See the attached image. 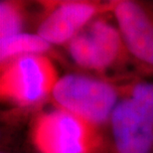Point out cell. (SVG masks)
Listing matches in <instances>:
<instances>
[{
    "instance_id": "obj_4",
    "label": "cell",
    "mask_w": 153,
    "mask_h": 153,
    "mask_svg": "<svg viewBox=\"0 0 153 153\" xmlns=\"http://www.w3.org/2000/svg\"><path fill=\"white\" fill-rule=\"evenodd\" d=\"M97 129L57 108L36 118L31 135L40 153H91L99 142Z\"/></svg>"
},
{
    "instance_id": "obj_6",
    "label": "cell",
    "mask_w": 153,
    "mask_h": 153,
    "mask_svg": "<svg viewBox=\"0 0 153 153\" xmlns=\"http://www.w3.org/2000/svg\"><path fill=\"white\" fill-rule=\"evenodd\" d=\"M112 13L127 53L147 70H153V14L130 0L114 2Z\"/></svg>"
},
{
    "instance_id": "obj_1",
    "label": "cell",
    "mask_w": 153,
    "mask_h": 153,
    "mask_svg": "<svg viewBox=\"0 0 153 153\" xmlns=\"http://www.w3.org/2000/svg\"><path fill=\"white\" fill-rule=\"evenodd\" d=\"M108 124L116 153H153V82L120 91Z\"/></svg>"
},
{
    "instance_id": "obj_10",
    "label": "cell",
    "mask_w": 153,
    "mask_h": 153,
    "mask_svg": "<svg viewBox=\"0 0 153 153\" xmlns=\"http://www.w3.org/2000/svg\"><path fill=\"white\" fill-rule=\"evenodd\" d=\"M1 153H6V152H1Z\"/></svg>"
},
{
    "instance_id": "obj_8",
    "label": "cell",
    "mask_w": 153,
    "mask_h": 153,
    "mask_svg": "<svg viewBox=\"0 0 153 153\" xmlns=\"http://www.w3.org/2000/svg\"><path fill=\"white\" fill-rule=\"evenodd\" d=\"M51 50L52 45L37 33L22 32L0 40V61L4 64L26 55H46Z\"/></svg>"
},
{
    "instance_id": "obj_2",
    "label": "cell",
    "mask_w": 153,
    "mask_h": 153,
    "mask_svg": "<svg viewBox=\"0 0 153 153\" xmlns=\"http://www.w3.org/2000/svg\"><path fill=\"white\" fill-rule=\"evenodd\" d=\"M51 96L58 108L97 128L109 122L120 90L105 79L72 73L60 76Z\"/></svg>"
},
{
    "instance_id": "obj_9",
    "label": "cell",
    "mask_w": 153,
    "mask_h": 153,
    "mask_svg": "<svg viewBox=\"0 0 153 153\" xmlns=\"http://www.w3.org/2000/svg\"><path fill=\"white\" fill-rule=\"evenodd\" d=\"M24 14L20 4L12 1L0 3V40L23 31Z\"/></svg>"
},
{
    "instance_id": "obj_7",
    "label": "cell",
    "mask_w": 153,
    "mask_h": 153,
    "mask_svg": "<svg viewBox=\"0 0 153 153\" xmlns=\"http://www.w3.org/2000/svg\"><path fill=\"white\" fill-rule=\"evenodd\" d=\"M114 3L66 1L57 4L40 22L37 34L49 44L65 45L88 23L105 11H112Z\"/></svg>"
},
{
    "instance_id": "obj_3",
    "label": "cell",
    "mask_w": 153,
    "mask_h": 153,
    "mask_svg": "<svg viewBox=\"0 0 153 153\" xmlns=\"http://www.w3.org/2000/svg\"><path fill=\"white\" fill-rule=\"evenodd\" d=\"M60 79L47 55H26L1 64V99L21 108L34 106L52 94Z\"/></svg>"
},
{
    "instance_id": "obj_5",
    "label": "cell",
    "mask_w": 153,
    "mask_h": 153,
    "mask_svg": "<svg viewBox=\"0 0 153 153\" xmlns=\"http://www.w3.org/2000/svg\"><path fill=\"white\" fill-rule=\"evenodd\" d=\"M71 59L81 68L105 72L128 54L117 27L97 17L67 44Z\"/></svg>"
}]
</instances>
